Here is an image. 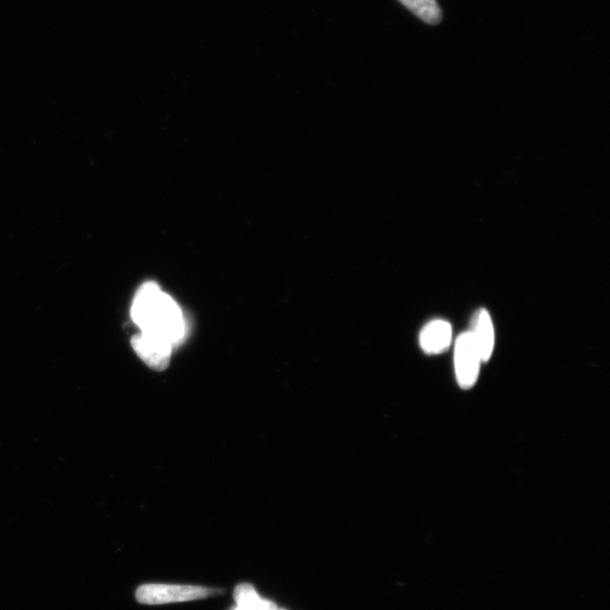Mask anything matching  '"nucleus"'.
<instances>
[{
    "mask_svg": "<svg viewBox=\"0 0 610 610\" xmlns=\"http://www.w3.org/2000/svg\"><path fill=\"white\" fill-rule=\"evenodd\" d=\"M130 313L141 333L159 338L173 348L186 337V320L179 305L156 283L147 282L139 287Z\"/></svg>",
    "mask_w": 610,
    "mask_h": 610,
    "instance_id": "1",
    "label": "nucleus"
},
{
    "mask_svg": "<svg viewBox=\"0 0 610 610\" xmlns=\"http://www.w3.org/2000/svg\"><path fill=\"white\" fill-rule=\"evenodd\" d=\"M221 594L222 590L216 588L148 583L136 590V599L143 605H165L203 600Z\"/></svg>",
    "mask_w": 610,
    "mask_h": 610,
    "instance_id": "2",
    "label": "nucleus"
},
{
    "mask_svg": "<svg viewBox=\"0 0 610 610\" xmlns=\"http://www.w3.org/2000/svg\"><path fill=\"white\" fill-rule=\"evenodd\" d=\"M482 357L479 354L472 331L461 334L456 342L455 369L459 386L472 388L481 368Z\"/></svg>",
    "mask_w": 610,
    "mask_h": 610,
    "instance_id": "3",
    "label": "nucleus"
},
{
    "mask_svg": "<svg viewBox=\"0 0 610 610\" xmlns=\"http://www.w3.org/2000/svg\"><path fill=\"white\" fill-rule=\"evenodd\" d=\"M141 360L155 370H164L169 365L173 347L161 339L147 334H138L132 341Z\"/></svg>",
    "mask_w": 610,
    "mask_h": 610,
    "instance_id": "4",
    "label": "nucleus"
},
{
    "mask_svg": "<svg viewBox=\"0 0 610 610\" xmlns=\"http://www.w3.org/2000/svg\"><path fill=\"white\" fill-rule=\"evenodd\" d=\"M451 339L452 328L449 322L434 320L422 330L420 343L426 354H440L448 350Z\"/></svg>",
    "mask_w": 610,
    "mask_h": 610,
    "instance_id": "5",
    "label": "nucleus"
},
{
    "mask_svg": "<svg viewBox=\"0 0 610 610\" xmlns=\"http://www.w3.org/2000/svg\"><path fill=\"white\" fill-rule=\"evenodd\" d=\"M472 334L475 339L482 361L487 362L491 359L494 350L495 336L493 322L486 310H481L476 318V324Z\"/></svg>",
    "mask_w": 610,
    "mask_h": 610,
    "instance_id": "6",
    "label": "nucleus"
},
{
    "mask_svg": "<svg viewBox=\"0 0 610 610\" xmlns=\"http://www.w3.org/2000/svg\"><path fill=\"white\" fill-rule=\"evenodd\" d=\"M234 600L237 607L243 610H277L278 608L274 601L261 597L250 583H240L234 589Z\"/></svg>",
    "mask_w": 610,
    "mask_h": 610,
    "instance_id": "7",
    "label": "nucleus"
},
{
    "mask_svg": "<svg viewBox=\"0 0 610 610\" xmlns=\"http://www.w3.org/2000/svg\"><path fill=\"white\" fill-rule=\"evenodd\" d=\"M399 2L427 24L437 25L442 21V11L437 0H399Z\"/></svg>",
    "mask_w": 610,
    "mask_h": 610,
    "instance_id": "8",
    "label": "nucleus"
},
{
    "mask_svg": "<svg viewBox=\"0 0 610 610\" xmlns=\"http://www.w3.org/2000/svg\"><path fill=\"white\" fill-rule=\"evenodd\" d=\"M233 610H243V609H241V608L237 607V608H234Z\"/></svg>",
    "mask_w": 610,
    "mask_h": 610,
    "instance_id": "9",
    "label": "nucleus"
},
{
    "mask_svg": "<svg viewBox=\"0 0 610 610\" xmlns=\"http://www.w3.org/2000/svg\"><path fill=\"white\" fill-rule=\"evenodd\" d=\"M277 610H285V609H278V608H277Z\"/></svg>",
    "mask_w": 610,
    "mask_h": 610,
    "instance_id": "10",
    "label": "nucleus"
}]
</instances>
